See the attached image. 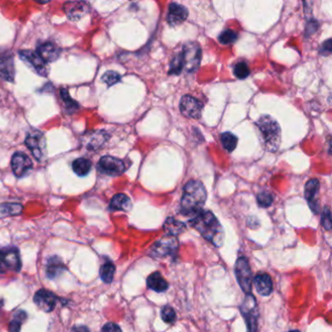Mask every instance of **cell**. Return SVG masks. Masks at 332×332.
<instances>
[{
  "mask_svg": "<svg viewBox=\"0 0 332 332\" xmlns=\"http://www.w3.org/2000/svg\"><path fill=\"white\" fill-rule=\"evenodd\" d=\"M191 227L196 229L206 240L219 247L224 243V230L218 219L210 210H201L189 220Z\"/></svg>",
  "mask_w": 332,
  "mask_h": 332,
  "instance_id": "cell-1",
  "label": "cell"
},
{
  "mask_svg": "<svg viewBox=\"0 0 332 332\" xmlns=\"http://www.w3.org/2000/svg\"><path fill=\"white\" fill-rule=\"evenodd\" d=\"M207 191L204 184L198 180L188 181L184 188L180 202V211L183 215L195 216L205 206Z\"/></svg>",
  "mask_w": 332,
  "mask_h": 332,
  "instance_id": "cell-2",
  "label": "cell"
},
{
  "mask_svg": "<svg viewBox=\"0 0 332 332\" xmlns=\"http://www.w3.org/2000/svg\"><path fill=\"white\" fill-rule=\"evenodd\" d=\"M201 63V47L195 42L186 43L170 64L169 74L179 75L182 71L195 72Z\"/></svg>",
  "mask_w": 332,
  "mask_h": 332,
  "instance_id": "cell-3",
  "label": "cell"
},
{
  "mask_svg": "<svg viewBox=\"0 0 332 332\" xmlns=\"http://www.w3.org/2000/svg\"><path fill=\"white\" fill-rule=\"evenodd\" d=\"M256 127L260 134V140L265 147L270 152H276L280 145L281 134L278 122L272 117L265 115L261 116L257 122Z\"/></svg>",
  "mask_w": 332,
  "mask_h": 332,
  "instance_id": "cell-4",
  "label": "cell"
},
{
  "mask_svg": "<svg viewBox=\"0 0 332 332\" xmlns=\"http://www.w3.org/2000/svg\"><path fill=\"white\" fill-rule=\"evenodd\" d=\"M178 249V242L175 237L166 236L157 241L151 247L150 254L156 259H162L167 256H175Z\"/></svg>",
  "mask_w": 332,
  "mask_h": 332,
  "instance_id": "cell-5",
  "label": "cell"
},
{
  "mask_svg": "<svg viewBox=\"0 0 332 332\" xmlns=\"http://www.w3.org/2000/svg\"><path fill=\"white\" fill-rule=\"evenodd\" d=\"M235 274L237 277V280L245 294H250L252 289V274L248 264V261L245 257L238 258L235 265Z\"/></svg>",
  "mask_w": 332,
  "mask_h": 332,
  "instance_id": "cell-6",
  "label": "cell"
},
{
  "mask_svg": "<svg viewBox=\"0 0 332 332\" xmlns=\"http://www.w3.org/2000/svg\"><path fill=\"white\" fill-rule=\"evenodd\" d=\"M257 306L254 296L246 294L244 303L241 306L242 314L244 315L248 332H256L257 330Z\"/></svg>",
  "mask_w": 332,
  "mask_h": 332,
  "instance_id": "cell-7",
  "label": "cell"
},
{
  "mask_svg": "<svg viewBox=\"0 0 332 332\" xmlns=\"http://www.w3.org/2000/svg\"><path fill=\"white\" fill-rule=\"evenodd\" d=\"M20 59L25 62L35 72L41 76H48L49 69L47 64L39 57L36 52L31 50H22L19 52Z\"/></svg>",
  "mask_w": 332,
  "mask_h": 332,
  "instance_id": "cell-8",
  "label": "cell"
},
{
  "mask_svg": "<svg viewBox=\"0 0 332 332\" xmlns=\"http://www.w3.org/2000/svg\"><path fill=\"white\" fill-rule=\"evenodd\" d=\"M25 142L36 160L41 161L43 157H45L46 141L41 132H38V131L31 132L28 135Z\"/></svg>",
  "mask_w": 332,
  "mask_h": 332,
  "instance_id": "cell-9",
  "label": "cell"
},
{
  "mask_svg": "<svg viewBox=\"0 0 332 332\" xmlns=\"http://www.w3.org/2000/svg\"><path fill=\"white\" fill-rule=\"evenodd\" d=\"M99 169L103 174L116 176L122 175L126 171L125 163L112 156H104L99 162Z\"/></svg>",
  "mask_w": 332,
  "mask_h": 332,
  "instance_id": "cell-10",
  "label": "cell"
},
{
  "mask_svg": "<svg viewBox=\"0 0 332 332\" xmlns=\"http://www.w3.org/2000/svg\"><path fill=\"white\" fill-rule=\"evenodd\" d=\"M179 107L182 115H184L186 118L199 119L202 115L203 104L191 96L182 97Z\"/></svg>",
  "mask_w": 332,
  "mask_h": 332,
  "instance_id": "cell-11",
  "label": "cell"
},
{
  "mask_svg": "<svg viewBox=\"0 0 332 332\" xmlns=\"http://www.w3.org/2000/svg\"><path fill=\"white\" fill-rule=\"evenodd\" d=\"M0 265L3 271L5 269L20 271L22 263L17 248H5L0 250Z\"/></svg>",
  "mask_w": 332,
  "mask_h": 332,
  "instance_id": "cell-12",
  "label": "cell"
},
{
  "mask_svg": "<svg viewBox=\"0 0 332 332\" xmlns=\"http://www.w3.org/2000/svg\"><path fill=\"white\" fill-rule=\"evenodd\" d=\"M64 10L70 20L78 21L89 13L90 6L84 1H70L64 4Z\"/></svg>",
  "mask_w": 332,
  "mask_h": 332,
  "instance_id": "cell-13",
  "label": "cell"
},
{
  "mask_svg": "<svg viewBox=\"0 0 332 332\" xmlns=\"http://www.w3.org/2000/svg\"><path fill=\"white\" fill-rule=\"evenodd\" d=\"M11 167L14 175L18 177H22L28 174L33 168V162L31 158L23 152H17L13 155L11 160Z\"/></svg>",
  "mask_w": 332,
  "mask_h": 332,
  "instance_id": "cell-14",
  "label": "cell"
},
{
  "mask_svg": "<svg viewBox=\"0 0 332 332\" xmlns=\"http://www.w3.org/2000/svg\"><path fill=\"white\" fill-rule=\"evenodd\" d=\"M34 301L40 310L49 313L54 310L57 303V297L53 292L47 289H40L35 293Z\"/></svg>",
  "mask_w": 332,
  "mask_h": 332,
  "instance_id": "cell-15",
  "label": "cell"
},
{
  "mask_svg": "<svg viewBox=\"0 0 332 332\" xmlns=\"http://www.w3.org/2000/svg\"><path fill=\"white\" fill-rule=\"evenodd\" d=\"M15 77L14 58L10 53L0 54V78L12 82Z\"/></svg>",
  "mask_w": 332,
  "mask_h": 332,
  "instance_id": "cell-16",
  "label": "cell"
},
{
  "mask_svg": "<svg viewBox=\"0 0 332 332\" xmlns=\"http://www.w3.org/2000/svg\"><path fill=\"white\" fill-rule=\"evenodd\" d=\"M188 17V10L185 6L178 3H171L168 10L167 21L170 26H178Z\"/></svg>",
  "mask_w": 332,
  "mask_h": 332,
  "instance_id": "cell-17",
  "label": "cell"
},
{
  "mask_svg": "<svg viewBox=\"0 0 332 332\" xmlns=\"http://www.w3.org/2000/svg\"><path fill=\"white\" fill-rule=\"evenodd\" d=\"M37 54L45 63H53L59 59L61 49L53 42H44L38 46Z\"/></svg>",
  "mask_w": 332,
  "mask_h": 332,
  "instance_id": "cell-18",
  "label": "cell"
},
{
  "mask_svg": "<svg viewBox=\"0 0 332 332\" xmlns=\"http://www.w3.org/2000/svg\"><path fill=\"white\" fill-rule=\"evenodd\" d=\"M319 190V181L315 178L309 180L305 186V198L308 201V204L311 210L315 212H318V204L315 202V196L317 195Z\"/></svg>",
  "mask_w": 332,
  "mask_h": 332,
  "instance_id": "cell-19",
  "label": "cell"
},
{
  "mask_svg": "<svg viewBox=\"0 0 332 332\" xmlns=\"http://www.w3.org/2000/svg\"><path fill=\"white\" fill-rule=\"evenodd\" d=\"M252 282L257 292L262 296H268L273 291V281L268 274H258L254 277Z\"/></svg>",
  "mask_w": 332,
  "mask_h": 332,
  "instance_id": "cell-20",
  "label": "cell"
},
{
  "mask_svg": "<svg viewBox=\"0 0 332 332\" xmlns=\"http://www.w3.org/2000/svg\"><path fill=\"white\" fill-rule=\"evenodd\" d=\"M109 136L105 132H92L91 134H86L85 139L82 140L87 147V149L95 150L100 148L108 140Z\"/></svg>",
  "mask_w": 332,
  "mask_h": 332,
  "instance_id": "cell-21",
  "label": "cell"
},
{
  "mask_svg": "<svg viewBox=\"0 0 332 332\" xmlns=\"http://www.w3.org/2000/svg\"><path fill=\"white\" fill-rule=\"evenodd\" d=\"M147 286L156 292H164L169 288L168 282L159 272H154L147 278Z\"/></svg>",
  "mask_w": 332,
  "mask_h": 332,
  "instance_id": "cell-22",
  "label": "cell"
},
{
  "mask_svg": "<svg viewBox=\"0 0 332 332\" xmlns=\"http://www.w3.org/2000/svg\"><path fill=\"white\" fill-rule=\"evenodd\" d=\"M132 208V203L130 198L125 194H117L115 195L109 205V209L111 210H123L128 211Z\"/></svg>",
  "mask_w": 332,
  "mask_h": 332,
  "instance_id": "cell-23",
  "label": "cell"
},
{
  "mask_svg": "<svg viewBox=\"0 0 332 332\" xmlns=\"http://www.w3.org/2000/svg\"><path fill=\"white\" fill-rule=\"evenodd\" d=\"M164 229L169 234V236L175 237L185 231V224L174 217H169L164 224Z\"/></svg>",
  "mask_w": 332,
  "mask_h": 332,
  "instance_id": "cell-24",
  "label": "cell"
},
{
  "mask_svg": "<svg viewBox=\"0 0 332 332\" xmlns=\"http://www.w3.org/2000/svg\"><path fill=\"white\" fill-rule=\"evenodd\" d=\"M65 270L66 268L64 264L62 263L61 259H59V257L57 256H54L53 258L49 260V265L47 267L46 274L49 279H55L59 277L60 275H62Z\"/></svg>",
  "mask_w": 332,
  "mask_h": 332,
  "instance_id": "cell-25",
  "label": "cell"
},
{
  "mask_svg": "<svg viewBox=\"0 0 332 332\" xmlns=\"http://www.w3.org/2000/svg\"><path fill=\"white\" fill-rule=\"evenodd\" d=\"M92 169V163L85 158L76 159L72 163V170L73 172L79 176L87 175Z\"/></svg>",
  "mask_w": 332,
  "mask_h": 332,
  "instance_id": "cell-26",
  "label": "cell"
},
{
  "mask_svg": "<svg viewBox=\"0 0 332 332\" xmlns=\"http://www.w3.org/2000/svg\"><path fill=\"white\" fill-rule=\"evenodd\" d=\"M115 274V266L111 262H105L102 265L100 270V275L102 280L105 283H110L113 280V277Z\"/></svg>",
  "mask_w": 332,
  "mask_h": 332,
  "instance_id": "cell-27",
  "label": "cell"
},
{
  "mask_svg": "<svg viewBox=\"0 0 332 332\" xmlns=\"http://www.w3.org/2000/svg\"><path fill=\"white\" fill-rule=\"evenodd\" d=\"M23 210V207L20 204H2L0 205V216L4 217L8 215L20 214Z\"/></svg>",
  "mask_w": 332,
  "mask_h": 332,
  "instance_id": "cell-28",
  "label": "cell"
},
{
  "mask_svg": "<svg viewBox=\"0 0 332 332\" xmlns=\"http://www.w3.org/2000/svg\"><path fill=\"white\" fill-rule=\"evenodd\" d=\"M221 142H222V145H223L225 150H227L228 152H232L235 150V148L237 146L238 139L232 133L226 132V133L222 134V136H221Z\"/></svg>",
  "mask_w": 332,
  "mask_h": 332,
  "instance_id": "cell-29",
  "label": "cell"
},
{
  "mask_svg": "<svg viewBox=\"0 0 332 332\" xmlns=\"http://www.w3.org/2000/svg\"><path fill=\"white\" fill-rule=\"evenodd\" d=\"M238 39V34L235 33L234 31L231 30H226L224 32H222L218 37V40L221 44L224 45H230L233 44L237 41Z\"/></svg>",
  "mask_w": 332,
  "mask_h": 332,
  "instance_id": "cell-30",
  "label": "cell"
},
{
  "mask_svg": "<svg viewBox=\"0 0 332 332\" xmlns=\"http://www.w3.org/2000/svg\"><path fill=\"white\" fill-rule=\"evenodd\" d=\"M250 71L248 69V66L246 63L245 62H240L237 63L236 66L234 67V74L238 79H245L246 77H248Z\"/></svg>",
  "mask_w": 332,
  "mask_h": 332,
  "instance_id": "cell-31",
  "label": "cell"
},
{
  "mask_svg": "<svg viewBox=\"0 0 332 332\" xmlns=\"http://www.w3.org/2000/svg\"><path fill=\"white\" fill-rule=\"evenodd\" d=\"M161 317L167 323H174L176 319V314L171 306H165L161 310Z\"/></svg>",
  "mask_w": 332,
  "mask_h": 332,
  "instance_id": "cell-32",
  "label": "cell"
},
{
  "mask_svg": "<svg viewBox=\"0 0 332 332\" xmlns=\"http://www.w3.org/2000/svg\"><path fill=\"white\" fill-rule=\"evenodd\" d=\"M257 203L261 208H268L273 203V195L270 192L262 191L257 196Z\"/></svg>",
  "mask_w": 332,
  "mask_h": 332,
  "instance_id": "cell-33",
  "label": "cell"
},
{
  "mask_svg": "<svg viewBox=\"0 0 332 332\" xmlns=\"http://www.w3.org/2000/svg\"><path fill=\"white\" fill-rule=\"evenodd\" d=\"M121 79V76L119 73H117L116 71H107L104 74V76L102 77V80L107 84V86H113L114 84L118 83Z\"/></svg>",
  "mask_w": 332,
  "mask_h": 332,
  "instance_id": "cell-34",
  "label": "cell"
},
{
  "mask_svg": "<svg viewBox=\"0 0 332 332\" xmlns=\"http://www.w3.org/2000/svg\"><path fill=\"white\" fill-rule=\"evenodd\" d=\"M321 225L322 227L329 231L332 226V221H331V212L328 207H324L322 214H321Z\"/></svg>",
  "mask_w": 332,
  "mask_h": 332,
  "instance_id": "cell-35",
  "label": "cell"
},
{
  "mask_svg": "<svg viewBox=\"0 0 332 332\" xmlns=\"http://www.w3.org/2000/svg\"><path fill=\"white\" fill-rule=\"evenodd\" d=\"M61 97H62V99L64 101V104H65L67 108L74 109V108L78 107V105L69 96V93H68L67 90H65V89L61 90Z\"/></svg>",
  "mask_w": 332,
  "mask_h": 332,
  "instance_id": "cell-36",
  "label": "cell"
},
{
  "mask_svg": "<svg viewBox=\"0 0 332 332\" xmlns=\"http://www.w3.org/2000/svg\"><path fill=\"white\" fill-rule=\"evenodd\" d=\"M102 332H122V330L116 323L108 322L103 327Z\"/></svg>",
  "mask_w": 332,
  "mask_h": 332,
  "instance_id": "cell-37",
  "label": "cell"
},
{
  "mask_svg": "<svg viewBox=\"0 0 332 332\" xmlns=\"http://www.w3.org/2000/svg\"><path fill=\"white\" fill-rule=\"evenodd\" d=\"M331 53V39H327L320 48V54L322 56H329Z\"/></svg>",
  "mask_w": 332,
  "mask_h": 332,
  "instance_id": "cell-38",
  "label": "cell"
},
{
  "mask_svg": "<svg viewBox=\"0 0 332 332\" xmlns=\"http://www.w3.org/2000/svg\"><path fill=\"white\" fill-rule=\"evenodd\" d=\"M21 325H22V322L14 318L9 323V331L10 332H20L21 331Z\"/></svg>",
  "mask_w": 332,
  "mask_h": 332,
  "instance_id": "cell-39",
  "label": "cell"
},
{
  "mask_svg": "<svg viewBox=\"0 0 332 332\" xmlns=\"http://www.w3.org/2000/svg\"><path fill=\"white\" fill-rule=\"evenodd\" d=\"M16 316H15V319H17V320H19V321H23V320H25V318L27 317V314L25 313V312H23V311H19L16 315H15Z\"/></svg>",
  "mask_w": 332,
  "mask_h": 332,
  "instance_id": "cell-40",
  "label": "cell"
},
{
  "mask_svg": "<svg viewBox=\"0 0 332 332\" xmlns=\"http://www.w3.org/2000/svg\"><path fill=\"white\" fill-rule=\"evenodd\" d=\"M75 332H90V330H89V328L87 326L82 325V326L76 327L75 328Z\"/></svg>",
  "mask_w": 332,
  "mask_h": 332,
  "instance_id": "cell-41",
  "label": "cell"
},
{
  "mask_svg": "<svg viewBox=\"0 0 332 332\" xmlns=\"http://www.w3.org/2000/svg\"><path fill=\"white\" fill-rule=\"evenodd\" d=\"M288 332H300L299 330H290V331H288Z\"/></svg>",
  "mask_w": 332,
  "mask_h": 332,
  "instance_id": "cell-42",
  "label": "cell"
},
{
  "mask_svg": "<svg viewBox=\"0 0 332 332\" xmlns=\"http://www.w3.org/2000/svg\"><path fill=\"white\" fill-rule=\"evenodd\" d=\"M3 305V301L2 300H0V307H1Z\"/></svg>",
  "mask_w": 332,
  "mask_h": 332,
  "instance_id": "cell-43",
  "label": "cell"
}]
</instances>
